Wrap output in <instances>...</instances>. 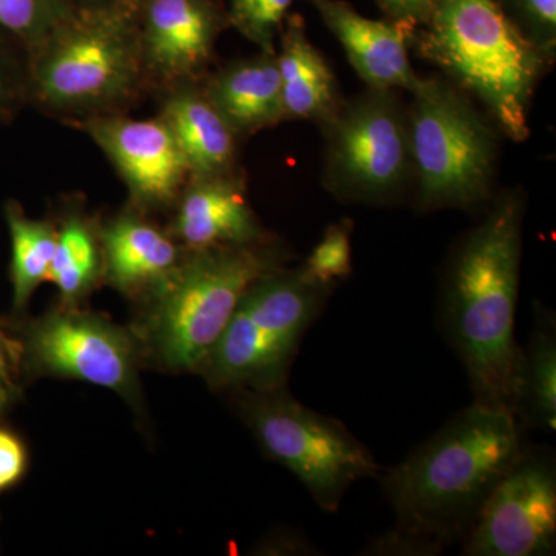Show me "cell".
Returning <instances> with one entry per match:
<instances>
[{"label":"cell","instance_id":"cell-20","mask_svg":"<svg viewBox=\"0 0 556 556\" xmlns=\"http://www.w3.org/2000/svg\"><path fill=\"white\" fill-rule=\"evenodd\" d=\"M285 118L316 119L334 102V76L308 38L299 17H289L277 53Z\"/></svg>","mask_w":556,"mask_h":556},{"label":"cell","instance_id":"cell-29","mask_svg":"<svg viewBox=\"0 0 556 556\" xmlns=\"http://www.w3.org/2000/svg\"><path fill=\"white\" fill-rule=\"evenodd\" d=\"M391 21L404 28H413L430 20L438 0H376Z\"/></svg>","mask_w":556,"mask_h":556},{"label":"cell","instance_id":"cell-8","mask_svg":"<svg viewBox=\"0 0 556 556\" xmlns=\"http://www.w3.org/2000/svg\"><path fill=\"white\" fill-rule=\"evenodd\" d=\"M409 153L424 208L468 207L489 192L495 141L457 91L438 79H417L412 90Z\"/></svg>","mask_w":556,"mask_h":556},{"label":"cell","instance_id":"cell-21","mask_svg":"<svg viewBox=\"0 0 556 556\" xmlns=\"http://www.w3.org/2000/svg\"><path fill=\"white\" fill-rule=\"evenodd\" d=\"M104 273L101 237L84 215H68L58 228L49 278L60 291L62 306L75 308Z\"/></svg>","mask_w":556,"mask_h":556},{"label":"cell","instance_id":"cell-14","mask_svg":"<svg viewBox=\"0 0 556 556\" xmlns=\"http://www.w3.org/2000/svg\"><path fill=\"white\" fill-rule=\"evenodd\" d=\"M172 229V237L189 251L265 243L243 188L229 174L190 178L179 193Z\"/></svg>","mask_w":556,"mask_h":556},{"label":"cell","instance_id":"cell-5","mask_svg":"<svg viewBox=\"0 0 556 556\" xmlns=\"http://www.w3.org/2000/svg\"><path fill=\"white\" fill-rule=\"evenodd\" d=\"M281 268L280 252L260 244L186 249L169 276L150 289L144 338L161 365L199 369L255 281Z\"/></svg>","mask_w":556,"mask_h":556},{"label":"cell","instance_id":"cell-11","mask_svg":"<svg viewBox=\"0 0 556 556\" xmlns=\"http://www.w3.org/2000/svg\"><path fill=\"white\" fill-rule=\"evenodd\" d=\"M27 356L28 365L42 375L108 388L126 399L137 396L134 342L105 318L62 306L28 329Z\"/></svg>","mask_w":556,"mask_h":556},{"label":"cell","instance_id":"cell-32","mask_svg":"<svg viewBox=\"0 0 556 556\" xmlns=\"http://www.w3.org/2000/svg\"><path fill=\"white\" fill-rule=\"evenodd\" d=\"M9 391H10V379L3 378L0 375V413L5 408L7 402H9Z\"/></svg>","mask_w":556,"mask_h":556},{"label":"cell","instance_id":"cell-30","mask_svg":"<svg viewBox=\"0 0 556 556\" xmlns=\"http://www.w3.org/2000/svg\"><path fill=\"white\" fill-rule=\"evenodd\" d=\"M0 375L10 379V348L2 332H0Z\"/></svg>","mask_w":556,"mask_h":556},{"label":"cell","instance_id":"cell-26","mask_svg":"<svg viewBox=\"0 0 556 556\" xmlns=\"http://www.w3.org/2000/svg\"><path fill=\"white\" fill-rule=\"evenodd\" d=\"M508 20L543 54L555 50L556 0H496Z\"/></svg>","mask_w":556,"mask_h":556},{"label":"cell","instance_id":"cell-27","mask_svg":"<svg viewBox=\"0 0 556 556\" xmlns=\"http://www.w3.org/2000/svg\"><path fill=\"white\" fill-rule=\"evenodd\" d=\"M28 94V75H22L9 51L0 47V119L11 115Z\"/></svg>","mask_w":556,"mask_h":556},{"label":"cell","instance_id":"cell-24","mask_svg":"<svg viewBox=\"0 0 556 556\" xmlns=\"http://www.w3.org/2000/svg\"><path fill=\"white\" fill-rule=\"evenodd\" d=\"M294 0H229V22L262 51H276L274 38Z\"/></svg>","mask_w":556,"mask_h":556},{"label":"cell","instance_id":"cell-7","mask_svg":"<svg viewBox=\"0 0 556 556\" xmlns=\"http://www.w3.org/2000/svg\"><path fill=\"white\" fill-rule=\"evenodd\" d=\"M240 412L263 452L306 486L314 503L336 514L354 482L376 478L369 450L338 420L303 407L285 388L249 391Z\"/></svg>","mask_w":556,"mask_h":556},{"label":"cell","instance_id":"cell-16","mask_svg":"<svg viewBox=\"0 0 556 556\" xmlns=\"http://www.w3.org/2000/svg\"><path fill=\"white\" fill-rule=\"evenodd\" d=\"M100 237L105 277L124 292L155 288L186 252L169 233L134 214L110 222Z\"/></svg>","mask_w":556,"mask_h":556},{"label":"cell","instance_id":"cell-28","mask_svg":"<svg viewBox=\"0 0 556 556\" xmlns=\"http://www.w3.org/2000/svg\"><path fill=\"white\" fill-rule=\"evenodd\" d=\"M27 470V450L16 434L0 430V492L16 485Z\"/></svg>","mask_w":556,"mask_h":556},{"label":"cell","instance_id":"cell-6","mask_svg":"<svg viewBox=\"0 0 556 556\" xmlns=\"http://www.w3.org/2000/svg\"><path fill=\"white\" fill-rule=\"evenodd\" d=\"M331 289L302 268L266 274L244 292L199 371L219 390L285 388L300 340Z\"/></svg>","mask_w":556,"mask_h":556},{"label":"cell","instance_id":"cell-12","mask_svg":"<svg viewBox=\"0 0 556 556\" xmlns=\"http://www.w3.org/2000/svg\"><path fill=\"white\" fill-rule=\"evenodd\" d=\"M112 161L138 207L169 206L190 179L188 161L166 121L131 119L121 113L80 121Z\"/></svg>","mask_w":556,"mask_h":556},{"label":"cell","instance_id":"cell-22","mask_svg":"<svg viewBox=\"0 0 556 556\" xmlns=\"http://www.w3.org/2000/svg\"><path fill=\"white\" fill-rule=\"evenodd\" d=\"M11 239V283L14 308L22 309L30 302L33 292L49 278L58 228L46 219L25 215L20 204L5 206Z\"/></svg>","mask_w":556,"mask_h":556},{"label":"cell","instance_id":"cell-10","mask_svg":"<svg viewBox=\"0 0 556 556\" xmlns=\"http://www.w3.org/2000/svg\"><path fill=\"white\" fill-rule=\"evenodd\" d=\"M556 548V471L551 453L525 450L479 510L467 556H544Z\"/></svg>","mask_w":556,"mask_h":556},{"label":"cell","instance_id":"cell-2","mask_svg":"<svg viewBox=\"0 0 556 556\" xmlns=\"http://www.w3.org/2000/svg\"><path fill=\"white\" fill-rule=\"evenodd\" d=\"M522 222L525 201L518 193L497 200L453 254L441 300L442 327L466 368L475 401L511 413Z\"/></svg>","mask_w":556,"mask_h":556},{"label":"cell","instance_id":"cell-18","mask_svg":"<svg viewBox=\"0 0 556 556\" xmlns=\"http://www.w3.org/2000/svg\"><path fill=\"white\" fill-rule=\"evenodd\" d=\"M160 116L188 161L190 178L229 174L236 135L197 84L170 90Z\"/></svg>","mask_w":556,"mask_h":556},{"label":"cell","instance_id":"cell-1","mask_svg":"<svg viewBox=\"0 0 556 556\" xmlns=\"http://www.w3.org/2000/svg\"><path fill=\"white\" fill-rule=\"evenodd\" d=\"M525 450L514 413L475 401L383 479L397 522L365 554H441L467 535L486 497Z\"/></svg>","mask_w":556,"mask_h":556},{"label":"cell","instance_id":"cell-17","mask_svg":"<svg viewBox=\"0 0 556 556\" xmlns=\"http://www.w3.org/2000/svg\"><path fill=\"white\" fill-rule=\"evenodd\" d=\"M203 91L236 137L285 118L276 51H262L219 70Z\"/></svg>","mask_w":556,"mask_h":556},{"label":"cell","instance_id":"cell-25","mask_svg":"<svg viewBox=\"0 0 556 556\" xmlns=\"http://www.w3.org/2000/svg\"><path fill=\"white\" fill-rule=\"evenodd\" d=\"M351 233L353 223L350 219L329 226L303 265L306 276L328 287H334L336 281L350 276Z\"/></svg>","mask_w":556,"mask_h":556},{"label":"cell","instance_id":"cell-3","mask_svg":"<svg viewBox=\"0 0 556 556\" xmlns=\"http://www.w3.org/2000/svg\"><path fill=\"white\" fill-rule=\"evenodd\" d=\"M139 3L73 7L27 50L33 100L79 123L121 113L137 100L149 87L139 46Z\"/></svg>","mask_w":556,"mask_h":556},{"label":"cell","instance_id":"cell-4","mask_svg":"<svg viewBox=\"0 0 556 556\" xmlns=\"http://www.w3.org/2000/svg\"><path fill=\"white\" fill-rule=\"evenodd\" d=\"M427 25V56L473 91L508 138L526 141L544 54L496 0H438Z\"/></svg>","mask_w":556,"mask_h":556},{"label":"cell","instance_id":"cell-9","mask_svg":"<svg viewBox=\"0 0 556 556\" xmlns=\"http://www.w3.org/2000/svg\"><path fill=\"white\" fill-rule=\"evenodd\" d=\"M408 129L388 90L358 98L329 129V182L361 200L388 199L407 177Z\"/></svg>","mask_w":556,"mask_h":556},{"label":"cell","instance_id":"cell-19","mask_svg":"<svg viewBox=\"0 0 556 556\" xmlns=\"http://www.w3.org/2000/svg\"><path fill=\"white\" fill-rule=\"evenodd\" d=\"M556 325L551 311L536 306L526 350L519 348L514 415L521 427L556 430Z\"/></svg>","mask_w":556,"mask_h":556},{"label":"cell","instance_id":"cell-23","mask_svg":"<svg viewBox=\"0 0 556 556\" xmlns=\"http://www.w3.org/2000/svg\"><path fill=\"white\" fill-rule=\"evenodd\" d=\"M73 7L72 0H0V28L30 50L67 16Z\"/></svg>","mask_w":556,"mask_h":556},{"label":"cell","instance_id":"cell-15","mask_svg":"<svg viewBox=\"0 0 556 556\" xmlns=\"http://www.w3.org/2000/svg\"><path fill=\"white\" fill-rule=\"evenodd\" d=\"M313 3L342 43L351 65L372 90L415 87L419 78L409 65L407 28L393 21L368 20L342 0Z\"/></svg>","mask_w":556,"mask_h":556},{"label":"cell","instance_id":"cell-31","mask_svg":"<svg viewBox=\"0 0 556 556\" xmlns=\"http://www.w3.org/2000/svg\"><path fill=\"white\" fill-rule=\"evenodd\" d=\"M75 7H109L119 3H139L141 0H72Z\"/></svg>","mask_w":556,"mask_h":556},{"label":"cell","instance_id":"cell-13","mask_svg":"<svg viewBox=\"0 0 556 556\" xmlns=\"http://www.w3.org/2000/svg\"><path fill=\"white\" fill-rule=\"evenodd\" d=\"M139 46L150 86L170 91L199 83L222 28L215 0H141Z\"/></svg>","mask_w":556,"mask_h":556}]
</instances>
